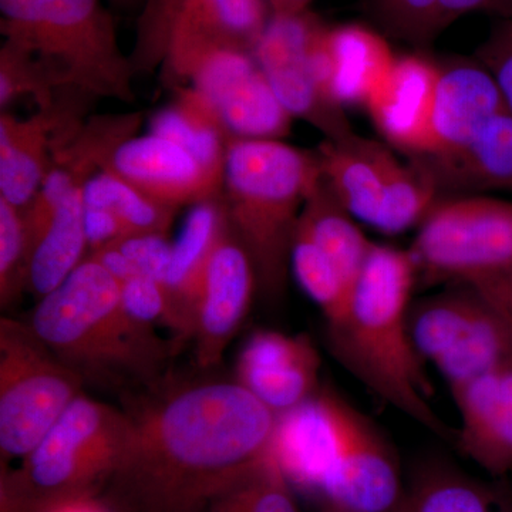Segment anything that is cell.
<instances>
[{
  "instance_id": "6da1fadb",
  "label": "cell",
  "mask_w": 512,
  "mask_h": 512,
  "mask_svg": "<svg viewBox=\"0 0 512 512\" xmlns=\"http://www.w3.org/2000/svg\"><path fill=\"white\" fill-rule=\"evenodd\" d=\"M127 414L103 497L117 512H207L269 457L276 426L238 382L190 384Z\"/></svg>"
},
{
  "instance_id": "7a4b0ae2",
  "label": "cell",
  "mask_w": 512,
  "mask_h": 512,
  "mask_svg": "<svg viewBox=\"0 0 512 512\" xmlns=\"http://www.w3.org/2000/svg\"><path fill=\"white\" fill-rule=\"evenodd\" d=\"M417 278L409 249L375 242L345 315L326 325L328 345L340 365L375 396L441 439H453L431 406L433 390L410 332Z\"/></svg>"
},
{
  "instance_id": "3957f363",
  "label": "cell",
  "mask_w": 512,
  "mask_h": 512,
  "mask_svg": "<svg viewBox=\"0 0 512 512\" xmlns=\"http://www.w3.org/2000/svg\"><path fill=\"white\" fill-rule=\"evenodd\" d=\"M28 323L86 382H144L160 372L167 357L154 328L128 315L119 282L90 258L39 299Z\"/></svg>"
},
{
  "instance_id": "277c9868",
  "label": "cell",
  "mask_w": 512,
  "mask_h": 512,
  "mask_svg": "<svg viewBox=\"0 0 512 512\" xmlns=\"http://www.w3.org/2000/svg\"><path fill=\"white\" fill-rule=\"evenodd\" d=\"M320 180L316 151L282 140L229 141L221 198L266 298L284 295L299 217Z\"/></svg>"
},
{
  "instance_id": "5b68a950",
  "label": "cell",
  "mask_w": 512,
  "mask_h": 512,
  "mask_svg": "<svg viewBox=\"0 0 512 512\" xmlns=\"http://www.w3.org/2000/svg\"><path fill=\"white\" fill-rule=\"evenodd\" d=\"M0 32L35 56L60 89L136 100V72L103 0H0Z\"/></svg>"
},
{
  "instance_id": "8992f818",
  "label": "cell",
  "mask_w": 512,
  "mask_h": 512,
  "mask_svg": "<svg viewBox=\"0 0 512 512\" xmlns=\"http://www.w3.org/2000/svg\"><path fill=\"white\" fill-rule=\"evenodd\" d=\"M130 431V417L80 394L45 439L0 476V512H45L109 484Z\"/></svg>"
},
{
  "instance_id": "52a82bcc",
  "label": "cell",
  "mask_w": 512,
  "mask_h": 512,
  "mask_svg": "<svg viewBox=\"0 0 512 512\" xmlns=\"http://www.w3.org/2000/svg\"><path fill=\"white\" fill-rule=\"evenodd\" d=\"M86 380L52 352L28 322L0 320V458L2 470L23 460L70 404Z\"/></svg>"
},
{
  "instance_id": "ba28073f",
  "label": "cell",
  "mask_w": 512,
  "mask_h": 512,
  "mask_svg": "<svg viewBox=\"0 0 512 512\" xmlns=\"http://www.w3.org/2000/svg\"><path fill=\"white\" fill-rule=\"evenodd\" d=\"M409 251L426 285H467L510 274L512 202L483 194L440 200Z\"/></svg>"
},
{
  "instance_id": "9c48e42d",
  "label": "cell",
  "mask_w": 512,
  "mask_h": 512,
  "mask_svg": "<svg viewBox=\"0 0 512 512\" xmlns=\"http://www.w3.org/2000/svg\"><path fill=\"white\" fill-rule=\"evenodd\" d=\"M271 16L266 0H146L130 56L134 72L161 66L168 83L207 50L232 47L254 53Z\"/></svg>"
},
{
  "instance_id": "30bf717a",
  "label": "cell",
  "mask_w": 512,
  "mask_h": 512,
  "mask_svg": "<svg viewBox=\"0 0 512 512\" xmlns=\"http://www.w3.org/2000/svg\"><path fill=\"white\" fill-rule=\"evenodd\" d=\"M325 23L313 13L272 15L254 49V56L276 97L293 119L318 128L326 140L355 133L345 109L323 90L315 47Z\"/></svg>"
},
{
  "instance_id": "8fae6325",
  "label": "cell",
  "mask_w": 512,
  "mask_h": 512,
  "mask_svg": "<svg viewBox=\"0 0 512 512\" xmlns=\"http://www.w3.org/2000/svg\"><path fill=\"white\" fill-rule=\"evenodd\" d=\"M185 83L217 111L232 140H282L295 120L281 101L254 53L218 47L195 57Z\"/></svg>"
},
{
  "instance_id": "7c38bea8",
  "label": "cell",
  "mask_w": 512,
  "mask_h": 512,
  "mask_svg": "<svg viewBox=\"0 0 512 512\" xmlns=\"http://www.w3.org/2000/svg\"><path fill=\"white\" fill-rule=\"evenodd\" d=\"M403 494L393 447L369 417L340 396L338 446L320 497L333 510L396 512Z\"/></svg>"
},
{
  "instance_id": "4fadbf2b",
  "label": "cell",
  "mask_w": 512,
  "mask_h": 512,
  "mask_svg": "<svg viewBox=\"0 0 512 512\" xmlns=\"http://www.w3.org/2000/svg\"><path fill=\"white\" fill-rule=\"evenodd\" d=\"M439 63L421 55L397 56L392 72L367 101L365 109L389 146L412 158L436 151Z\"/></svg>"
},
{
  "instance_id": "5bb4252c",
  "label": "cell",
  "mask_w": 512,
  "mask_h": 512,
  "mask_svg": "<svg viewBox=\"0 0 512 512\" xmlns=\"http://www.w3.org/2000/svg\"><path fill=\"white\" fill-rule=\"evenodd\" d=\"M256 289L251 258L229 227L212 255L191 338L201 369L220 365L251 308Z\"/></svg>"
},
{
  "instance_id": "9a60e30c",
  "label": "cell",
  "mask_w": 512,
  "mask_h": 512,
  "mask_svg": "<svg viewBox=\"0 0 512 512\" xmlns=\"http://www.w3.org/2000/svg\"><path fill=\"white\" fill-rule=\"evenodd\" d=\"M319 370L308 336L256 330L239 353L237 382L279 416L319 392Z\"/></svg>"
},
{
  "instance_id": "2e32d148",
  "label": "cell",
  "mask_w": 512,
  "mask_h": 512,
  "mask_svg": "<svg viewBox=\"0 0 512 512\" xmlns=\"http://www.w3.org/2000/svg\"><path fill=\"white\" fill-rule=\"evenodd\" d=\"M83 126L76 109L59 101L30 119L0 114V198L25 211L53 164L57 148L69 143Z\"/></svg>"
},
{
  "instance_id": "e0dca14e",
  "label": "cell",
  "mask_w": 512,
  "mask_h": 512,
  "mask_svg": "<svg viewBox=\"0 0 512 512\" xmlns=\"http://www.w3.org/2000/svg\"><path fill=\"white\" fill-rule=\"evenodd\" d=\"M101 170L113 171L168 207L220 197L222 183L183 147L163 137H131L110 154Z\"/></svg>"
},
{
  "instance_id": "ac0fdd59",
  "label": "cell",
  "mask_w": 512,
  "mask_h": 512,
  "mask_svg": "<svg viewBox=\"0 0 512 512\" xmlns=\"http://www.w3.org/2000/svg\"><path fill=\"white\" fill-rule=\"evenodd\" d=\"M339 399L335 390L319 389L276 416L271 454L291 487L319 495L338 446Z\"/></svg>"
},
{
  "instance_id": "d6986e66",
  "label": "cell",
  "mask_w": 512,
  "mask_h": 512,
  "mask_svg": "<svg viewBox=\"0 0 512 512\" xmlns=\"http://www.w3.org/2000/svg\"><path fill=\"white\" fill-rule=\"evenodd\" d=\"M322 180L357 222L373 228L387 192L404 163L390 148L356 133L320 143Z\"/></svg>"
},
{
  "instance_id": "ffe728a7",
  "label": "cell",
  "mask_w": 512,
  "mask_h": 512,
  "mask_svg": "<svg viewBox=\"0 0 512 512\" xmlns=\"http://www.w3.org/2000/svg\"><path fill=\"white\" fill-rule=\"evenodd\" d=\"M227 210L221 195L192 205L165 274L170 323L178 339L191 340L212 255L228 231Z\"/></svg>"
},
{
  "instance_id": "44dd1931",
  "label": "cell",
  "mask_w": 512,
  "mask_h": 512,
  "mask_svg": "<svg viewBox=\"0 0 512 512\" xmlns=\"http://www.w3.org/2000/svg\"><path fill=\"white\" fill-rule=\"evenodd\" d=\"M460 414L453 440L478 467L501 477L512 471V366L478 377L451 393Z\"/></svg>"
},
{
  "instance_id": "7402d4cb",
  "label": "cell",
  "mask_w": 512,
  "mask_h": 512,
  "mask_svg": "<svg viewBox=\"0 0 512 512\" xmlns=\"http://www.w3.org/2000/svg\"><path fill=\"white\" fill-rule=\"evenodd\" d=\"M439 67L434 107L436 151L431 156L466 147L507 107L494 77L478 60H448Z\"/></svg>"
},
{
  "instance_id": "603a6c76",
  "label": "cell",
  "mask_w": 512,
  "mask_h": 512,
  "mask_svg": "<svg viewBox=\"0 0 512 512\" xmlns=\"http://www.w3.org/2000/svg\"><path fill=\"white\" fill-rule=\"evenodd\" d=\"M439 192L478 195L512 191V113L505 107L466 147L450 154L417 157Z\"/></svg>"
},
{
  "instance_id": "cb8c5ba5",
  "label": "cell",
  "mask_w": 512,
  "mask_h": 512,
  "mask_svg": "<svg viewBox=\"0 0 512 512\" xmlns=\"http://www.w3.org/2000/svg\"><path fill=\"white\" fill-rule=\"evenodd\" d=\"M328 50L333 94L343 109L365 107L397 59L379 32L357 23L329 28Z\"/></svg>"
},
{
  "instance_id": "d4e9b609",
  "label": "cell",
  "mask_w": 512,
  "mask_h": 512,
  "mask_svg": "<svg viewBox=\"0 0 512 512\" xmlns=\"http://www.w3.org/2000/svg\"><path fill=\"white\" fill-rule=\"evenodd\" d=\"M83 185L56 208L30 244L26 291L37 299L59 288L89 256L84 231Z\"/></svg>"
},
{
  "instance_id": "484cf974",
  "label": "cell",
  "mask_w": 512,
  "mask_h": 512,
  "mask_svg": "<svg viewBox=\"0 0 512 512\" xmlns=\"http://www.w3.org/2000/svg\"><path fill=\"white\" fill-rule=\"evenodd\" d=\"M174 90L173 103L151 119V134L183 147L222 183L232 138L210 101L194 87L180 86Z\"/></svg>"
},
{
  "instance_id": "4316f807",
  "label": "cell",
  "mask_w": 512,
  "mask_h": 512,
  "mask_svg": "<svg viewBox=\"0 0 512 512\" xmlns=\"http://www.w3.org/2000/svg\"><path fill=\"white\" fill-rule=\"evenodd\" d=\"M298 225L322 249L352 295L375 242L367 239L325 181L320 180L306 198Z\"/></svg>"
},
{
  "instance_id": "83f0119b",
  "label": "cell",
  "mask_w": 512,
  "mask_h": 512,
  "mask_svg": "<svg viewBox=\"0 0 512 512\" xmlns=\"http://www.w3.org/2000/svg\"><path fill=\"white\" fill-rule=\"evenodd\" d=\"M440 293L412 305L410 332L424 362H437L483 316L487 302L473 288Z\"/></svg>"
},
{
  "instance_id": "f1b7e54d",
  "label": "cell",
  "mask_w": 512,
  "mask_h": 512,
  "mask_svg": "<svg viewBox=\"0 0 512 512\" xmlns=\"http://www.w3.org/2000/svg\"><path fill=\"white\" fill-rule=\"evenodd\" d=\"M450 393L478 377L512 366V332L487 303V309L446 355L433 363Z\"/></svg>"
},
{
  "instance_id": "f546056e",
  "label": "cell",
  "mask_w": 512,
  "mask_h": 512,
  "mask_svg": "<svg viewBox=\"0 0 512 512\" xmlns=\"http://www.w3.org/2000/svg\"><path fill=\"white\" fill-rule=\"evenodd\" d=\"M507 501L474 478L451 470L434 467L424 471L412 490L403 494L396 512H511Z\"/></svg>"
},
{
  "instance_id": "4dcf8cb0",
  "label": "cell",
  "mask_w": 512,
  "mask_h": 512,
  "mask_svg": "<svg viewBox=\"0 0 512 512\" xmlns=\"http://www.w3.org/2000/svg\"><path fill=\"white\" fill-rule=\"evenodd\" d=\"M83 201L86 207L116 214L126 225L128 234H167L178 211L153 200L109 170H99L87 178L83 185Z\"/></svg>"
},
{
  "instance_id": "1f68e13d",
  "label": "cell",
  "mask_w": 512,
  "mask_h": 512,
  "mask_svg": "<svg viewBox=\"0 0 512 512\" xmlns=\"http://www.w3.org/2000/svg\"><path fill=\"white\" fill-rule=\"evenodd\" d=\"M291 271L303 292L318 305L326 325L338 322L348 309L350 292L322 249L301 227H296Z\"/></svg>"
},
{
  "instance_id": "d6a6232c",
  "label": "cell",
  "mask_w": 512,
  "mask_h": 512,
  "mask_svg": "<svg viewBox=\"0 0 512 512\" xmlns=\"http://www.w3.org/2000/svg\"><path fill=\"white\" fill-rule=\"evenodd\" d=\"M207 512H298L291 484L269 454L261 466L220 495Z\"/></svg>"
},
{
  "instance_id": "836d02e7",
  "label": "cell",
  "mask_w": 512,
  "mask_h": 512,
  "mask_svg": "<svg viewBox=\"0 0 512 512\" xmlns=\"http://www.w3.org/2000/svg\"><path fill=\"white\" fill-rule=\"evenodd\" d=\"M55 77L35 56L26 50L3 42L0 49V107L5 110L13 100L32 96L39 110H46L56 103L57 93L62 92Z\"/></svg>"
},
{
  "instance_id": "e575fe53",
  "label": "cell",
  "mask_w": 512,
  "mask_h": 512,
  "mask_svg": "<svg viewBox=\"0 0 512 512\" xmlns=\"http://www.w3.org/2000/svg\"><path fill=\"white\" fill-rule=\"evenodd\" d=\"M367 9L384 32L413 45H429L444 30L440 0H367Z\"/></svg>"
},
{
  "instance_id": "d590c367",
  "label": "cell",
  "mask_w": 512,
  "mask_h": 512,
  "mask_svg": "<svg viewBox=\"0 0 512 512\" xmlns=\"http://www.w3.org/2000/svg\"><path fill=\"white\" fill-rule=\"evenodd\" d=\"M28 256L23 211L0 198V305L3 309L26 291Z\"/></svg>"
},
{
  "instance_id": "8d00e7d4",
  "label": "cell",
  "mask_w": 512,
  "mask_h": 512,
  "mask_svg": "<svg viewBox=\"0 0 512 512\" xmlns=\"http://www.w3.org/2000/svg\"><path fill=\"white\" fill-rule=\"evenodd\" d=\"M120 288L121 301L131 318L147 328H154L158 323L168 328L170 313L160 282L150 276L137 275L121 284Z\"/></svg>"
},
{
  "instance_id": "74e56055",
  "label": "cell",
  "mask_w": 512,
  "mask_h": 512,
  "mask_svg": "<svg viewBox=\"0 0 512 512\" xmlns=\"http://www.w3.org/2000/svg\"><path fill=\"white\" fill-rule=\"evenodd\" d=\"M111 245L119 248L133 262L141 275L150 276L163 285L171 256H173L174 245L168 241L167 234H158V232L128 234Z\"/></svg>"
},
{
  "instance_id": "f35d334b",
  "label": "cell",
  "mask_w": 512,
  "mask_h": 512,
  "mask_svg": "<svg viewBox=\"0 0 512 512\" xmlns=\"http://www.w3.org/2000/svg\"><path fill=\"white\" fill-rule=\"evenodd\" d=\"M477 60L494 77L512 113V18H501L477 52Z\"/></svg>"
},
{
  "instance_id": "ab89813d",
  "label": "cell",
  "mask_w": 512,
  "mask_h": 512,
  "mask_svg": "<svg viewBox=\"0 0 512 512\" xmlns=\"http://www.w3.org/2000/svg\"><path fill=\"white\" fill-rule=\"evenodd\" d=\"M84 231H86L89 254L109 247L126 237L128 231L123 221L111 211L84 205Z\"/></svg>"
},
{
  "instance_id": "60d3db41",
  "label": "cell",
  "mask_w": 512,
  "mask_h": 512,
  "mask_svg": "<svg viewBox=\"0 0 512 512\" xmlns=\"http://www.w3.org/2000/svg\"><path fill=\"white\" fill-rule=\"evenodd\" d=\"M504 320L512 332V272L467 284Z\"/></svg>"
},
{
  "instance_id": "b9f144b4",
  "label": "cell",
  "mask_w": 512,
  "mask_h": 512,
  "mask_svg": "<svg viewBox=\"0 0 512 512\" xmlns=\"http://www.w3.org/2000/svg\"><path fill=\"white\" fill-rule=\"evenodd\" d=\"M87 258L93 259L94 262L103 266L120 285L130 281L134 276L141 275L137 271L136 266L133 265V262L114 245H109V247L92 252Z\"/></svg>"
},
{
  "instance_id": "7bdbcfd3",
  "label": "cell",
  "mask_w": 512,
  "mask_h": 512,
  "mask_svg": "<svg viewBox=\"0 0 512 512\" xmlns=\"http://www.w3.org/2000/svg\"><path fill=\"white\" fill-rule=\"evenodd\" d=\"M494 0H440V15L444 29L461 16L477 10H491Z\"/></svg>"
},
{
  "instance_id": "ee69618b",
  "label": "cell",
  "mask_w": 512,
  "mask_h": 512,
  "mask_svg": "<svg viewBox=\"0 0 512 512\" xmlns=\"http://www.w3.org/2000/svg\"><path fill=\"white\" fill-rule=\"evenodd\" d=\"M45 512H117L104 498L99 495H87V497L74 498L64 501Z\"/></svg>"
},
{
  "instance_id": "f6af8a7d",
  "label": "cell",
  "mask_w": 512,
  "mask_h": 512,
  "mask_svg": "<svg viewBox=\"0 0 512 512\" xmlns=\"http://www.w3.org/2000/svg\"><path fill=\"white\" fill-rule=\"evenodd\" d=\"M272 15H298L306 12L312 0H266Z\"/></svg>"
},
{
  "instance_id": "bcb514c9",
  "label": "cell",
  "mask_w": 512,
  "mask_h": 512,
  "mask_svg": "<svg viewBox=\"0 0 512 512\" xmlns=\"http://www.w3.org/2000/svg\"><path fill=\"white\" fill-rule=\"evenodd\" d=\"M491 12L497 13L501 18H512V0H494Z\"/></svg>"
},
{
  "instance_id": "7dc6e473",
  "label": "cell",
  "mask_w": 512,
  "mask_h": 512,
  "mask_svg": "<svg viewBox=\"0 0 512 512\" xmlns=\"http://www.w3.org/2000/svg\"><path fill=\"white\" fill-rule=\"evenodd\" d=\"M111 2L119 3V5H131V3H136L138 0H111Z\"/></svg>"
},
{
  "instance_id": "c3c4849f",
  "label": "cell",
  "mask_w": 512,
  "mask_h": 512,
  "mask_svg": "<svg viewBox=\"0 0 512 512\" xmlns=\"http://www.w3.org/2000/svg\"><path fill=\"white\" fill-rule=\"evenodd\" d=\"M328 512H348V511L333 510V508H329Z\"/></svg>"
},
{
  "instance_id": "681fc988",
  "label": "cell",
  "mask_w": 512,
  "mask_h": 512,
  "mask_svg": "<svg viewBox=\"0 0 512 512\" xmlns=\"http://www.w3.org/2000/svg\"><path fill=\"white\" fill-rule=\"evenodd\" d=\"M512 512V511H511Z\"/></svg>"
}]
</instances>
